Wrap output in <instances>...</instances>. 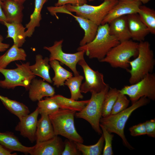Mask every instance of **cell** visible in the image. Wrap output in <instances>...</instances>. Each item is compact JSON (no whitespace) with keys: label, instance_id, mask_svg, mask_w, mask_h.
<instances>
[{"label":"cell","instance_id":"cell-1","mask_svg":"<svg viewBox=\"0 0 155 155\" xmlns=\"http://www.w3.org/2000/svg\"><path fill=\"white\" fill-rule=\"evenodd\" d=\"M120 42L110 34L109 24H105L98 26L96 35L92 41L80 46L77 50L84 51L89 59H96L100 61L113 48Z\"/></svg>","mask_w":155,"mask_h":155},{"label":"cell","instance_id":"cell-2","mask_svg":"<svg viewBox=\"0 0 155 155\" xmlns=\"http://www.w3.org/2000/svg\"><path fill=\"white\" fill-rule=\"evenodd\" d=\"M130 69L127 71L130 74L129 82L131 84H135L148 74L152 73L155 65L153 52L149 42L142 41L139 43L138 52L134 60L129 61Z\"/></svg>","mask_w":155,"mask_h":155},{"label":"cell","instance_id":"cell-3","mask_svg":"<svg viewBox=\"0 0 155 155\" xmlns=\"http://www.w3.org/2000/svg\"><path fill=\"white\" fill-rule=\"evenodd\" d=\"M150 100L145 96L142 97L131 106L120 112L102 117L100 124L109 132L118 135L122 139L123 144L129 149L133 150V148L128 142L124 134L125 125L132 112L139 108L146 105L149 103Z\"/></svg>","mask_w":155,"mask_h":155},{"label":"cell","instance_id":"cell-4","mask_svg":"<svg viewBox=\"0 0 155 155\" xmlns=\"http://www.w3.org/2000/svg\"><path fill=\"white\" fill-rule=\"evenodd\" d=\"M75 111L60 108L49 115L55 135H61L70 140L83 143L84 139L77 132L74 125Z\"/></svg>","mask_w":155,"mask_h":155},{"label":"cell","instance_id":"cell-5","mask_svg":"<svg viewBox=\"0 0 155 155\" xmlns=\"http://www.w3.org/2000/svg\"><path fill=\"white\" fill-rule=\"evenodd\" d=\"M139 43L130 40L120 42L113 48L99 61L108 63L112 67L120 68L127 71L130 65V59L138 54Z\"/></svg>","mask_w":155,"mask_h":155},{"label":"cell","instance_id":"cell-6","mask_svg":"<svg viewBox=\"0 0 155 155\" xmlns=\"http://www.w3.org/2000/svg\"><path fill=\"white\" fill-rule=\"evenodd\" d=\"M109 88L108 84L101 92L91 93V98L88 103L82 110L76 113L75 115L76 118L83 119L87 121L99 135L102 133L100 125L103 102L105 94Z\"/></svg>","mask_w":155,"mask_h":155},{"label":"cell","instance_id":"cell-7","mask_svg":"<svg viewBox=\"0 0 155 155\" xmlns=\"http://www.w3.org/2000/svg\"><path fill=\"white\" fill-rule=\"evenodd\" d=\"M16 64L17 67L14 69L0 67V73L5 77L4 80H0V87L13 89L16 87L22 86L28 90L32 80L36 77L30 69V63Z\"/></svg>","mask_w":155,"mask_h":155},{"label":"cell","instance_id":"cell-8","mask_svg":"<svg viewBox=\"0 0 155 155\" xmlns=\"http://www.w3.org/2000/svg\"><path fill=\"white\" fill-rule=\"evenodd\" d=\"M103 0L101 4L97 6L86 3L77 6L67 4L65 5V7L69 11L75 12L76 15L89 20L99 26L101 25L108 12L118 1V0Z\"/></svg>","mask_w":155,"mask_h":155},{"label":"cell","instance_id":"cell-9","mask_svg":"<svg viewBox=\"0 0 155 155\" xmlns=\"http://www.w3.org/2000/svg\"><path fill=\"white\" fill-rule=\"evenodd\" d=\"M120 92L127 95L132 103L145 96L150 100H155V74L150 73L138 82L124 86Z\"/></svg>","mask_w":155,"mask_h":155},{"label":"cell","instance_id":"cell-10","mask_svg":"<svg viewBox=\"0 0 155 155\" xmlns=\"http://www.w3.org/2000/svg\"><path fill=\"white\" fill-rule=\"evenodd\" d=\"M63 40L55 41L53 45L45 46L44 49L50 53L49 61L56 60L68 67L73 71L75 76L79 74L76 69V65L80 60L84 58L85 52L84 51H78L74 53H67L62 49Z\"/></svg>","mask_w":155,"mask_h":155},{"label":"cell","instance_id":"cell-11","mask_svg":"<svg viewBox=\"0 0 155 155\" xmlns=\"http://www.w3.org/2000/svg\"><path fill=\"white\" fill-rule=\"evenodd\" d=\"M78 64L82 67L85 77V81L80 87L81 93L99 92L108 85L104 82L103 74L92 69L84 58L80 60Z\"/></svg>","mask_w":155,"mask_h":155},{"label":"cell","instance_id":"cell-12","mask_svg":"<svg viewBox=\"0 0 155 155\" xmlns=\"http://www.w3.org/2000/svg\"><path fill=\"white\" fill-rule=\"evenodd\" d=\"M47 9L50 14L57 17V13H63L70 15L75 18L80 27L83 30L84 35L80 41V46H83L92 41L95 37L98 26L92 21L83 17L75 15L68 11L65 5L59 6H51Z\"/></svg>","mask_w":155,"mask_h":155},{"label":"cell","instance_id":"cell-13","mask_svg":"<svg viewBox=\"0 0 155 155\" xmlns=\"http://www.w3.org/2000/svg\"><path fill=\"white\" fill-rule=\"evenodd\" d=\"M117 3L110 11L101 25L109 24L114 19L123 16L137 13L142 2L139 0H118Z\"/></svg>","mask_w":155,"mask_h":155},{"label":"cell","instance_id":"cell-14","mask_svg":"<svg viewBox=\"0 0 155 155\" xmlns=\"http://www.w3.org/2000/svg\"><path fill=\"white\" fill-rule=\"evenodd\" d=\"M64 143L58 135L44 141L37 142L32 146L29 154L31 155H61Z\"/></svg>","mask_w":155,"mask_h":155},{"label":"cell","instance_id":"cell-15","mask_svg":"<svg viewBox=\"0 0 155 155\" xmlns=\"http://www.w3.org/2000/svg\"><path fill=\"white\" fill-rule=\"evenodd\" d=\"M39 114L38 109L37 107L32 113L20 119V121L15 127L16 131L20 132L22 136L28 138L32 143L35 141Z\"/></svg>","mask_w":155,"mask_h":155},{"label":"cell","instance_id":"cell-16","mask_svg":"<svg viewBox=\"0 0 155 155\" xmlns=\"http://www.w3.org/2000/svg\"><path fill=\"white\" fill-rule=\"evenodd\" d=\"M28 96L33 102L39 101L45 97H51L55 95V88L47 82L34 78L29 87Z\"/></svg>","mask_w":155,"mask_h":155},{"label":"cell","instance_id":"cell-17","mask_svg":"<svg viewBox=\"0 0 155 155\" xmlns=\"http://www.w3.org/2000/svg\"><path fill=\"white\" fill-rule=\"evenodd\" d=\"M127 16L131 38L134 41H144L146 36L150 33L138 14H130Z\"/></svg>","mask_w":155,"mask_h":155},{"label":"cell","instance_id":"cell-18","mask_svg":"<svg viewBox=\"0 0 155 155\" xmlns=\"http://www.w3.org/2000/svg\"><path fill=\"white\" fill-rule=\"evenodd\" d=\"M110 34L121 42L131 38L127 16L116 18L109 24Z\"/></svg>","mask_w":155,"mask_h":155},{"label":"cell","instance_id":"cell-19","mask_svg":"<svg viewBox=\"0 0 155 155\" xmlns=\"http://www.w3.org/2000/svg\"><path fill=\"white\" fill-rule=\"evenodd\" d=\"M2 8L8 23H21L23 18V4L12 0L3 1Z\"/></svg>","mask_w":155,"mask_h":155},{"label":"cell","instance_id":"cell-20","mask_svg":"<svg viewBox=\"0 0 155 155\" xmlns=\"http://www.w3.org/2000/svg\"><path fill=\"white\" fill-rule=\"evenodd\" d=\"M0 144L11 152L17 151L26 154H29L32 148V146L23 145L13 133L9 131L0 132Z\"/></svg>","mask_w":155,"mask_h":155},{"label":"cell","instance_id":"cell-21","mask_svg":"<svg viewBox=\"0 0 155 155\" xmlns=\"http://www.w3.org/2000/svg\"><path fill=\"white\" fill-rule=\"evenodd\" d=\"M41 115L38 121L36 133V142L49 140L55 136L49 115L44 114Z\"/></svg>","mask_w":155,"mask_h":155},{"label":"cell","instance_id":"cell-22","mask_svg":"<svg viewBox=\"0 0 155 155\" xmlns=\"http://www.w3.org/2000/svg\"><path fill=\"white\" fill-rule=\"evenodd\" d=\"M49 58L46 57L43 58L40 54H37L35 57L34 64L30 66V68L34 75L40 76L46 82L52 83L49 74L50 65L49 64Z\"/></svg>","mask_w":155,"mask_h":155},{"label":"cell","instance_id":"cell-23","mask_svg":"<svg viewBox=\"0 0 155 155\" xmlns=\"http://www.w3.org/2000/svg\"><path fill=\"white\" fill-rule=\"evenodd\" d=\"M3 25L7 28L6 38H12L13 44L19 47H21L26 41V28L21 23L4 22Z\"/></svg>","mask_w":155,"mask_h":155},{"label":"cell","instance_id":"cell-24","mask_svg":"<svg viewBox=\"0 0 155 155\" xmlns=\"http://www.w3.org/2000/svg\"><path fill=\"white\" fill-rule=\"evenodd\" d=\"M26 57L25 50L13 44L4 54L0 56V67L6 68L10 63L16 61H25Z\"/></svg>","mask_w":155,"mask_h":155},{"label":"cell","instance_id":"cell-25","mask_svg":"<svg viewBox=\"0 0 155 155\" xmlns=\"http://www.w3.org/2000/svg\"><path fill=\"white\" fill-rule=\"evenodd\" d=\"M47 0H35L34 8L33 13L31 15L29 22L26 24V37L32 36L36 27L40 26V22L42 19L41 11L44 5Z\"/></svg>","mask_w":155,"mask_h":155},{"label":"cell","instance_id":"cell-26","mask_svg":"<svg viewBox=\"0 0 155 155\" xmlns=\"http://www.w3.org/2000/svg\"><path fill=\"white\" fill-rule=\"evenodd\" d=\"M0 100L5 108L20 119L30 112L28 107L22 103L0 95Z\"/></svg>","mask_w":155,"mask_h":155},{"label":"cell","instance_id":"cell-27","mask_svg":"<svg viewBox=\"0 0 155 155\" xmlns=\"http://www.w3.org/2000/svg\"><path fill=\"white\" fill-rule=\"evenodd\" d=\"M58 104L60 108L79 112L87 104L89 100L78 101L65 97L60 95L51 97Z\"/></svg>","mask_w":155,"mask_h":155},{"label":"cell","instance_id":"cell-28","mask_svg":"<svg viewBox=\"0 0 155 155\" xmlns=\"http://www.w3.org/2000/svg\"><path fill=\"white\" fill-rule=\"evenodd\" d=\"M49 64L55 73L52 79L53 85L57 87L64 86L65 81L73 76L72 73L63 67L58 61L52 60L50 61Z\"/></svg>","mask_w":155,"mask_h":155},{"label":"cell","instance_id":"cell-29","mask_svg":"<svg viewBox=\"0 0 155 155\" xmlns=\"http://www.w3.org/2000/svg\"><path fill=\"white\" fill-rule=\"evenodd\" d=\"M142 22L148 28L150 33L155 34V11L144 5H141L137 13Z\"/></svg>","mask_w":155,"mask_h":155},{"label":"cell","instance_id":"cell-30","mask_svg":"<svg viewBox=\"0 0 155 155\" xmlns=\"http://www.w3.org/2000/svg\"><path fill=\"white\" fill-rule=\"evenodd\" d=\"M84 77L80 75L74 76L69 78L65 82L64 84L68 86L71 94V98L75 100L82 99L83 96L80 91V87Z\"/></svg>","mask_w":155,"mask_h":155},{"label":"cell","instance_id":"cell-31","mask_svg":"<svg viewBox=\"0 0 155 155\" xmlns=\"http://www.w3.org/2000/svg\"><path fill=\"white\" fill-rule=\"evenodd\" d=\"M119 93V90L110 87L105 94L103 102L102 117H106L111 115L113 106Z\"/></svg>","mask_w":155,"mask_h":155},{"label":"cell","instance_id":"cell-32","mask_svg":"<svg viewBox=\"0 0 155 155\" xmlns=\"http://www.w3.org/2000/svg\"><path fill=\"white\" fill-rule=\"evenodd\" d=\"M96 144L86 145L82 143L75 142L77 149L83 155H100L104 147V140L102 134Z\"/></svg>","mask_w":155,"mask_h":155},{"label":"cell","instance_id":"cell-33","mask_svg":"<svg viewBox=\"0 0 155 155\" xmlns=\"http://www.w3.org/2000/svg\"><path fill=\"white\" fill-rule=\"evenodd\" d=\"M37 107L39 114L48 115L56 112L60 108L58 104L51 97L38 101Z\"/></svg>","mask_w":155,"mask_h":155},{"label":"cell","instance_id":"cell-34","mask_svg":"<svg viewBox=\"0 0 155 155\" xmlns=\"http://www.w3.org/2000/svg\"><path fill=\"white\" fill-rule=\"evenodd\" d=\"M102 135L104 137L105 144L103 150V155H112L113 153L112 148V141L114 135L108 131L102 125L100 124Z\"/></svg>","mask_w":155,"mask_h":155},{"label":"cell","instance_id":"cell-35","mask_svg":"<svg viewBox=\"0 0 155 155\" xmlns=\"http://www.w3.org/2000/svg\"><path fill=\"white\" fill-rule=\"evenodd\" d=\"M130 100L126 95L120 92L113 106L111 115L116 114L126 108Z\"/></svg>","mask_w":155,"mask_h":155},{"label":"cell","instance_id":"cell-36","mask_svg":"<svg viewBox=\"0 0 155 155\" xmlns=\"http://www.w3.org/2000/svg\"><path fill=\"white\" fill-rule=\"evenodd\" d=\"M64 143V146L62 155L81 154V153L77 148L75 142L67 139Z\"/></svg>","mask_w":155,"mask_h":155},{"label":"cell","instance_id":"cell-37","mask_svg":"<svg viewBox=\"0 0 155 155\" xmlns=\"http://www.w3.org/2000/svg\"><path fill=\"white\" fill-rule=\"evenodd\" d=\"M131 135L137 136L146 134L144 123H140L133 126L129 129Z\"/></svg>","mask_w":155,"mask_h":155},{"label":"cell","instance_id":"cell-38","mask_svg":"<svg viewBox=\"0 0 155 155\" xmlns=\"http://www.w3.org/2000/svg\"><path fill=\"white\" fill-rule=\"evenodd\" d=\"M146 134L150 137H155V119H151L144 122Z\"/></svg>","mask_w":155,"mask_h":155},{"label":"cell","instance_id":"cell-39","mask_svg":"<svg viewBox=\"0 0 155 155\" xmlns=\"http://www.w3.org/2000/svg\"><path fill=\"white\" fill-rule=\"evenodd\" d=\"M87 0H58L55 6H59L69 4L73 6H79L87 3Z\"/></svg>","mask_w":155,"mask_h":155},{"label":"cell","instance_id":"cell-40","mask_svg":"<svg viewBox=\"0 0 155 155\" xmlns=\"http://www.w3.org/2000/svg\"><path fill=\"white\" fill-rule=\"evenodd\" d=\"M12 152L8 150L0 144V155H16L17 153H12Z\"/></svg>","mask_w":155,"mask_h":155},{"label":"cell","instance_id":"cell-41","mask_svg":"<svg viewBox=\"0 0 155 155\" xmlns=\"http://www.w3.org/2000/svg\"><path fill=\"white\" fill-rule=\"evenodd\" d=\"M3 40V36L0 35V52H3L6 51L10 46L9 44L3 43L2 42Z\"/></svg>","mask_w":155,"mask_h":155},{"label":"cell","instance_id":"cell-42","mask_svg":"<svg viewBox=\"0 0 155 155\" xmlns=\"http://www.w3.org/2000/svg\"><path fill=\"white\" fill-rule=\"evenodd\" d=\"M2 3L3 1L0 0V23L3 24L4 22H7V20L2 9Z\"/></svg>","mask_w":155,"mask_h":155},{"label":"cell","instance_id":"cell-43","mask_svg":"<svg viewBox=\"0 0 155 155\" xmlns=\"http://www.w3.org/2000/svg\"><path fill=\"white\" fill-rule=\"evenodd\" d=\"M13 1L23 4L26 0H12Z\"/></svg>","mask_w":155,"mask_h":155},{"label":"cell","instance_id":"cell-44","mask_svg":"<svg viewBox=\"0 0 155 155\" xmlns=\"http://www.w3.org/2000/svg\"><path fill=\"white\" fill-rule=\"evenodd\" d=\"M100 0L102 1L103 0ZM139 0L140 1L142 2V3L145 4L148 3L151 0Z\"/></svg>","mask_w":155,"mask_h":155},{"label":"cell","instance_id":"cell-45","mask_svg":"<svg viewBox=\"0 0 155 155\" xmlns=\"http://www.w3.org/2000/svg\"><path fill=\"white\" fill-rule=\"evenodd\" d=\"M87 0L89 1H95V0Z\"/></svg>","mask_w":155,"mask_h":155},{"label":"cell","instance_id":"cell-46","mask_svg":"<svg viewBox=\"0 0 155 155\" xmlns=\"http://www.w3.org/2000/svg\"><path fill=\"white\" fill-rule=\"evenodd\" d=\"M2 1H3L4 0H1Z\"/></svg>","mask_w":155,"mask_h":155}]
</instances>
